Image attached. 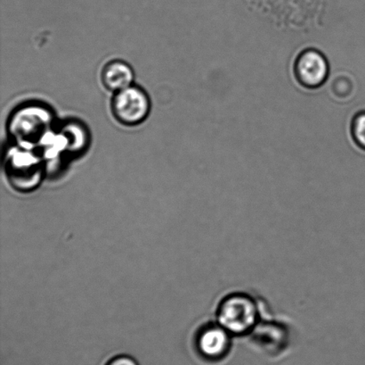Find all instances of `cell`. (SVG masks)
Returning a JSON list of instances; mask_svg holds the SVG:
<instances>
[{
    "instance_id": "3957f363",
    "label": "cell",
    "mask_w": 365,
    "mask_h": 365,
    "mask_svg": "<svg viewBox=\"0 0 365 365\" xmlns=\"http://www.w3.org/2000/svg\"><path fill=\"white\" fill-rule=\"evenodd\" d=\"M329 71L330 67L327 57L317 49L304 50L295 61L297 80L307 89H317L324 85L329 76Z\"/></svg>"
},
{
    "instance_id": "52a82bcc",
    "label": "cell",
    "mask_w": 365,
    "mask_h": 365,
    "mask_svg": "<svg viewBox=\"0 0 365 365\" xmlns=\"http://www.w3.org/2000/svg\"><path fill=\"white\" fill-rule=\"evenodd\" d=\"M107 365H138L133 359L127 356H117L110 360Z\"/></svg>"
},
{
    "instance_id": "5b68a950",
    "label": "cell",
    "mask_w": 365,
    "mask_h": 365,
    "mask_svg": "<svg viewBox=\"0 0 365 365\" xmlns=\"http://www.w3.org/2000/svg\"><path fill=\"white\" fill-rule=\"evenodd\" d=\"M134 81V71L127 63L116 60L107 64L102 71V82L107 89L119 92L130 87Z\"/></svg>"
},
{
    "instance_id": "277c9868",
    "label": "cell",
    "mask_w": 365,
    "mask_h": 365,
    "mask_svg": "<svg viewBox=\"0 0 365 365\" xmlns=\"http://www.w3.org/2000/svg\"><path fill=\"white\" fill-rule=\"evenodd\" d=\"M227 331L223 327H210L200 334L198 349L207 359H220L227 355L230 346Z\"/></svg>"
},
{
    "instance_id": "6da1fadb",
    "label": "cell",
    "mask_w": 365,
    "mask_h": 365,
    "mask_svg": "<svg viewBox=\"0 0 365 365\" xmlns=\"http://www.w3.org/2000/svg\"><path fill=\"white\" fill-rule=\"evenodd\" d=\"M151 102L145 91L135 86L117 92L112 101L113 116L121 124L135 126L148 117Z\"/></svg>"
},
{
    "instance_id": "8992f818",
    "label": "cell",
    "mask_w": 365,
    "mask_h": 365,
    "mask_svg": "<svg viewBox=\"0 0 365 365\" xmlns=\"http://www.w3.org/2000/svg\"><path fill=\"white\" fill-rule=\"evenodd\" d=\"M354 141L360 149L365 150V111L356 114L351 124Z\"/></svg>"
},
{
    "instance_id": "7a4b0ae2",
    "label": "cell",
    "mask_w": 365,
    "mask_h": 365,
    "mask_svg": "<svg viewBox=\"0 0 365 365\" xmlns=\"http://www.w3.org/2000/svg\"><path fill=\"white\" fill-rule=\"evenodd\" d=\"M257 310L253 300L236 295L225 300L220 309L218 319L222 327L232 334H242L256 324Z\"/></svg>"
}]
</instances>
